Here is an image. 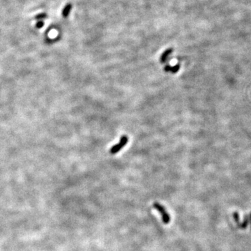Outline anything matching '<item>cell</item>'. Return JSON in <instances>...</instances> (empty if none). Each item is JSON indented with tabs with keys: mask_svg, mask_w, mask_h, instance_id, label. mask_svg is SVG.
<instances>
[{
	"mask_svg": "<svg viewBox=\"0 0 251 251\" xmlns=\"http://www.w3.org/2000/svg\"><path fill=\"white\" fill-rule=\"evenodd\" d=\"M128 141H129V138L126 135H123L120 139V141L118 144L114 145L112 148L110 149V153L111 154H115L118 153L120 150H121L123 147H124L126 144H127Z\"/></svg>",
	"mask_w": 251,
	"mask_h": 251,
	"instance_id": "2",
	"label": "cell"
},
{
	"mask_svg": "<svg viewBox=\"0 0 251 251\" xmlns=\"http://www.w3.org/2000/svg\"><path fill=\"white\" fill-rule=\"evenodd\" d=\"M153 206L154 208L159 211L162 217V220L164 224H168L170 221V215L168 214L166 209L164 208V206H162L161 204L159 202H154L153 204Z\"/></svg>",
	"mask_w": 251,
	"mask_h": 251,
	"instance_id": "1",
	"label": "cell"
},
{
	"mask_svg": "<svg viewBox=\"0 0 251 251\" xmlns=\"http://www.w3.org/2000/svg\"><path fill=\"white\" fill-rule=\"evenodd\" d=\"M44 25V23H43V21H39L38 23H36V27L37 28H41V27Z\"/></svg>",
	"mask_w": 251,
	"mask_h": 251,
	"instance_id": "6",
	"label": "cell"
},
{
	"mask_svg": "<svg viewBox=\"0 0 251 251\" xmlns=\"http://www.w3.org/2000/svg\"><path fill=\"white\" fill-rule=\"evenodd\" d=\"M70 9H71V5H70V4L66 5V7L64 8V11H63V13H62L63 16H64V17H67L68 15L69 14Z\"/></svg>",
	"mask_w": 251,
	"mask_h": 251,
	"instance_id": "4",
	"label": "cell"
},
{
	"mask_svg": "<svg viewBox=\"0 0 251 251\" xmlns=\"http://www.w3.org/2000/svg\"><path fill=\"white\" fill-rule=\"evenodd\" d=\"M45 16H46V14H45V13H42V14H39V15H36V19H39V18H45Z\"/></svg>",
	"mask_w": 251,
	"mask_h": 251,
	"instance_id": "7",
	"label": "cell"
},
{
	"mask_svg": "<svg viewBox=\"0 0 251 251\" xmlns=\"http://www.w3.org/2000/svg\"><path fill=\"white\" fill-rule=\"evenodd\" d=\"M172 49H168V50L163 53L161 57H160V62H161V63H165L166 62L168 57L169 56V54L172 53Z\"/></svg>",
	"mask_w": 251,
	"mask_h": 251,
	"instance_id": "3",
	"label": "cell"
},
{
	"mask_svg": "<svg viewBox=\"0 0 251 251\" xmlns=\"http://www.w3.org/2000/svg\"><path fill=\"white\" fill-rule=\"evenodd\" d=\"M179 69H180V64H178L175 65L174 66H171L170 71H171L172 73H176L177 71H179Z\"/></svg>",
	"mask_w": 251,
	"mask_h": 251,
	"instance_id": "5",
	"label": "cell"
}]
</instances>
